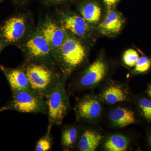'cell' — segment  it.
<instances>
[{
    "mask_svg": "<svg viewBox=\"0 0 151 151\" xmlns=\"http://www.w3.org/2000/svg\"><path fill=\"white\" fill-rule=\"evenodd\" d=\"M102 100L110 105L125 101L128 98V92L122 85L109 84L103 90L101 95Z\"/></svg>",
    "mask_w": 151,
    "mask_h": 151,
    "instance_id": "13",
    "label": "cell"
},
{
    "mask_svg": "<svg viewBox=\"0 0 151 151\" xmlns=\"http://www.w3.org/2000/svg\"><path fill=\"white\" fill-rule=\"evenodd\" d=\"M151 68V58L146 56H142L139 57L135 65L134 72L137 73H145L148 71Z\"/></svg>",
    "mask_w": 151,
    "mask_h": 151,
    "instance_id": "20",
    "label": "cell"
},
{
    "mask_svg": "<svg viewBox=\"0 0 151 151\" xmlns=\"http://www.w3.org/2000/svg\"><path fill=\"white\" fill-rule=\"evenodd\" d=\"M66 31L61 25L51 20L45 22L42 27L40 32L48 42L53 58L64 42L67 35Z\"/></svg>",
    "mask_w": 151,
    "mask_h": 151,
    "instance_id": "9",
    "label": "cell"
},
{
    "mask_svg": "<svg viewBox=\"0 0 151 151\" xmlns=\"http://www.w3.org/2000/svg\"><path fill=\"white\" fill-rule=\"evenodd\" d=\"M28 20L23 16H17L6 21L1 29V36L7 42H19L27 34L29 29Z\"/></svg>",
    "mask_w": 151,
    "mask_h": 151,
    "instance_id": "5",
    "label": "cell"
},
{
    "mask_svg": "<svg viewBox=\"0 0 151 151\" xmlns=\"http://www.w3.org/2000/svg\"><path fill=\"white\" fill-rule=\"evenodd\" d=\"M108 66L105 59L100 58L86 68L78 80V86L83 89L94 87L105 78Z\"/></svg>",
    "mask_w": 151,
    "mask_h": 151,
    "instance_id": "7",
    "label": "cell"
},
{
    "mask_svg": "<svg viewBox=\"0 0 151 151\" xmlns=\"http://www.w3.org/2000/svg\"><path fill=\"white\" fill-rule=\"evenodd\" d=\"M149 142L150 145L151 146V134L150 135V137H149Z\"/></svg>",
    "mask_w": 151,
    "mask_h": 151,
    "instance_id": "28",
    "label": "cell"
},
{
    "mask_svg": "<svg viewBox=\"0 0 151 151\" xmlns=\"http://www.w3.org/2000/svg\"><path fill=\"white\" fill-rule=\"evenodd\" d=\"M88 51L80 39L67 34L61 47L54 57L63 74L68 76L83 65L87 60Z\"/></svg>",
    "mask_w": 151,
    "mask_h": 151,
    "instance_id": "2",
    "label": "cell"
},
{
    "mask_svg": "<svg viewBox=\"0 0 151 151\" xmlns=\"http://www.w3.org/2000/svg\"><path fill=\"white\" fill-rule=\"evenodd\" d=\"M103 1L108 7V9H111L112 8L116 5L119 1V0H103Z\"/></svg>",
    "mask_w": 151,
    "mask_h": 151,
    "instance_id": "23",
    "label": "cell"
},
{
    "mask_svg": "<svg viewBox=\"0 0 151 151\" xmlns=\"http://www.w3.org/2000/svg\"><path fill=\"white\" fill-rule=\"evenodd\" d=\"M81 16L91 27L99 24L102 16V9L96 3L87 2L82 4L80 7Z\"/></svg>",
    "mask_w": 151,
    "mask_h": 151,
    "instance_id": "16",
    "label": "cell"
},
{
    "mask_svg": "<svg viewBox=\"0 0 151 151\" xmlns=\"http://www.w3.org/2000/svg\"><path fill=\"white\" fill-rule=\"evenodd\" d=\"M102 106L99 100L92 95H85L78 100L76 105L75 112L78 119L92 121L100 116Z\"/></svg>",
    "mask_w": 151,
    "mask_h": 151,
    "instance_id": "10",
    "label": "cell"
},
{
    "mask_svg": "<svg viewBox=\"0 0 151 151\" xmlns=\"http://www.w3.org/2000/svg\"><path fill=\"white\" fill-rule=\"evenodd\" d=\"M51 65L41 61L28 60L24 68L32 89L45 98L62 76L54 70Z\"/></svg>",
    "mask_w": 151,
    "mask_h": 151,
    "instance_id": "1",
    "label": "cell"
},
{
    "mask_svg": "<svg viewBox=\"0 0 151 151\" xmlns=\"http://www.w3.org/2000/svg\"><path fill=\"white\" fill-rule=\"evenodd\" d=\"M67 77L63 74L55 87L45 97L47 106L48 129L61 125L69 111L70 104L65 88Z\"/></svg>",
    "mask_w": 151,
    "mask_h": 151,
    "instance_id": "3",
    "label": "cell"
},
{
    "mask_svg": "<svg viewBox=\"0 0 151 151\" xmlns=\"http://www.w3.org/2000/svg\"><path fill=\"white\" fill-rule=\"evenodd\" d=\"M25 48L28 60L41 61L52 64L50 60L52 55L51 49L40 32L29 38L25 44Z\"/></svg>",
    "mask_w": 151,
    "mask_h": 151,
    "instance_id": "6",
    "label": "cell"
},
{
    "mask_svg": "<svg viewBox=\"0 0 151 151\" xmlns=\"http://www.w3.org/2000/svg\"><path fill=\"white\" fill-rule=\"evenodd\" d=\"M10 86L12 92L31 90L27 76L24 68H9L1 66Z\"/></svg>",
    "mask_w": 151,
    "mask_h": 151,
    "instance_id": "12",
    "label": "cell"
},
{
    "mask_svg": "<svg viewBox=\"0 0 151 151\" xmlns=\"http://www.w3.org/2000/svg\"><path fill=\"white\" fill-rule=\"evenodd\" d=\"M78 131L73 127H67L63 130L61 134V145L64 148L72 147L77 141Z\"/></svg>",
    "mask_w": 151,
    "mask_h": 151,
    "instance_id": "18",
    "label": "cell"
},
{
    "mask_svg": "<svg viewBox=\"0 0 151 151\" xmlns=\"http://www.w3.org/2000/svg\"><path fill=\"white\" fill-rule=\"evenodd\" d=\"M147 93L148 94L149 97H151V85L149 86L147 90Z\"/></svg>",
    "mask_w": 151,
    "mask_h": 151,
    "instance_id": "26",
    "label": "cell"
},
{
    "mask_svg": "<svg viewBox=\"0 0 151 151\" xmlns=\"http://www.w3.org/2000/svg\"><path fill=\"white\" fill-rule=\"evenodd\" d=\"M103 136L93 130H85L78 143V149L81 151H94L97 148Z\"/></svg>",
    "mask_w": 151,
    "mask_h": 151,
    "instance_id": "15",
    "label": "cell"
},
{
    "mask_svg": "<svg viewBox=\"0 0 151 151\" xmlns=\"http://www.w3.org/2000/svg\"><path fill=\"white\" fill-rule=\"evenodd\" d=\"M46 4L50 5H57L65 2L67 0H43Z\"/></svg>",
    "mask_w": 151,
    "mask_h": 151,
    "instance_id": "24",
    "label": "cell"
},
{
    "mask_svg": "<svg viewBox=\"0 0 151 151\" xmlns=\"http://www.w3.org/2000/svg\"><path fill=\"white\" fill-rule=\"evenodd\" d=\"M141 108L143 116L145 119L151 121V101L147 98H143L139 102Z\"/></svg>",
    "mask_w": 151,
    "mask_h": 151,
    "instance_id": "22",
    "label": "cell"
},
{
    "mask_svg": "<svg viewBox=\"0 0 151 151\" xmlns=\"http://www.w3.org/2000/svg\"><path fill=\"white\" fill-rule=\"evenodd\" d=\"M14 1L17 4H26L30 0H14Z\"/></svg>",
    "mask_w": 151,
    "mask_h": 151,
    "instance_id": "25",
    "label": "cell"
},
{
    "mask_svg": "<svg viewBox=\"0 0 151 151\" xmlns=\"http://www.w3.org/2000/svg\"><path fill=\"white\" fill-rule=\"evenodd\" d=\"M12 93V99L0 109V112L10 110L25 113H47L45 98L32 89Z\"/></svg>",
    "mask_w": 151,
    "mask_h": 151,
    "instance_id": "4",
    "label": "cell"
},
{
    "mask_svg": "<svg viewBox=\"0 0 151 151\" xmlns=\"http://www.w3.org/2000/svg\"><path fill=\"white\" fill-rule=\"evenodd\" d=\"M125 20L121 13L108 9V12L98 24L99 32L107 36H114L119 34L123 28Z\"/></svg>",
    "mask_w": 151,
    "mask_h": 151,
    "instance_id": "11",
    "label": "cell"
},
{
    "mask_svg": "<svg viewBox=\"0 0 151 151\" xmlns=\"http://www.w3.org/2000/svg\"><path fill=\"white\" fill-rule=\"evenodd\" d=\"M63 14L60 19L63 27L80 40L89 38L91 27L81 15L73 13Z\"/></svg>",
    "mask_w": 151,
    "mask_h": 151,
    "instance_id": "8",
    "label": "cell"
},
{
    "mask_svg": "<svg viewBox=\"0 0 151 151\" xmlns=\"http://www.w3.org/2000/svg\"><path fill=\"white\" fill-rule=\"evenodd\" d=\"M129 142L126 137L121 135H114L105 142V147L109 151L127 150Z\"/></svg>",
    "mask_w": 151,
    "mask_h": 151,
    "instance_id": "17",
    "label": "cell"
},
{
    "mask_svg": "<svg viewBox=\"0 0 151 151\" xmlns=\"http://www.w3.org/2000/svg\"><path fill=\"white\" fill-rule=\"evenodd\" d=\"M139 58L137 52L132 49H129L124 52L123 60L124 63L129 67L135 66Z\"/></svg>",
    "mask_w": 151,
    "mask_h": 151,
    "instance_id": "21",
    "label": "cell"
},
{
    "mask_svg": "<svg viewBox=\"0 0 151 151\" xmlns=\"http://www.w3.org/2000/svg\"><path fill=\"white\" fill-rule=\"evenodd\" d=\"M4 46L5 44L1 42H0V52H1V50H2L4 47Z\"/></svg>",
    "mask_w": 151,
    "mask_h": 151,
    "instance_id": "27",
    "label": "cell"
},
{
    "mask_svg": "<svg viewBox=\"0 0 151 151\" xmlns=\"http://www.w3.org/2000/svg\"><path fill=\"white\" fill-rule=\"evenodd\" d=\"M109 118L115 126L123 128L135 124V116L134 112L125 108H118L112 110L109 113Z\"/></svg>",
    "mask_w": 151,
    "mask_h": 151,
    "instance_id": "14",
    "label": "cell"
},
{
    "mask_svg": "<svg viewBox=\"0 0 151 151\" xmlns=\"http://www.w3.org/2000/svg\"><path fill=\"white\" fill-rule=\"evenodd\" d=\"M50 129H48L47 133L40 139L36 146V151H47L51 149L52 139L50 134Z\"/></svg>",
    "mask_w": 151,
    "mask_h": 151,
    "instance_id": "19",
    "label": "cell"
}]
</instances>
